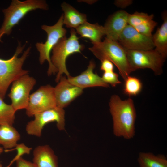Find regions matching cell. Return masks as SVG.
Masks as SVG:
<instances>
[{
    "instance_id": "1",
    "label": "cell",
    "mask_w": 167,
    "mask_h": 167,
    "mask_svg": "<svg viewBox=\"0 0 167 167\" xmlns=\"http://www.w3.org/2000/svg\"><path fill=\"white\" fill-rule=\"evenodd\" d=\"M112 117L113 134L116 137L130 139L135 134L136 113L133 100H122L117 95L112 96L109 103Z\"/></svg>"
},
{
    "instance_id": "2",
    "label": "cell",
    "mask_w": 167,
    "mask_h": 167,
    "mask_svg": "<svg viewBox=\"0 0 167 167\" xmlns=\"http://www.w3.org/2000/svg\"><path fill=\"white\" fill-rule=\"evenodd\" d=\"M89 49L101 61L107 59L112 62L124 80L133 71L129 63L126 50L118 41L106 37L103 41L93 44Z\"/></svg>"
},
{
    "instance_id": "3",
    "label": "cell",
    "mask_w": 167,
    "mask_h": 167,
    "mask_svg": "<svg viewBox=\"0 0 167 167\" xmlns=\"http://www.w3.org/2000/svg\"><path fill=\"white\" fill-rule=\"evenodd\" d=\"M25 46L18 41V45L13 56L7 59L0 58V97L4 99L7 89L11 84L21 76L28 74L29 71L24 69L23 66L28 57L31 49L29 47L21 53Z\"/></svg>"
},
{
    "instance_id": "4",
    "label": "cell",
    "mask_w": 167,
    "mask_h": 167,
    "mask_svg": "<svg viewBox=\"0 0 167 167\" xmlns=\"http://www.w3.org/2000/svg\"><path fill=\"white\" fill-rule=\"evenodd\" d=\"M48 5L44 0H12L8 7L3 9L4 19L0 28V42L5 35H9L13 28L28 12L36 9L47 10Z\"/></svg>"
},
{
    "instance_id": "5",
    "label": "cell",
    "mask_w": 167,
    "mask_h": 167,
    "mask_svg": "<svg viewBox=\"0 0 167 167\" xmlns=\"http://www.w3.org/2000/svg\"><path fill=\"white\" fill-rule=\"evenodd\" d=\"M76 33L75 29L71 28L70 37L60 39L52 50L51 62L58 70L55 80L56 82H58L63 74L67 77L70 75L66 65L67 57L75 53H81L84 49V46L79 41Z\"/></svg>"
},
{
    "instance_id": "6",
    "label": "cell",
    "mask_w": 167,
    "mask_h": 167,
    "mask_svg": "<svg viewBox=\"0 0 167 167\" xmlns=\"http://www.w3.org/2000/svg\"><path fill=\"white\" fill-rule=\"evenodd\" d=\"M63 14H62L54 25L41 26V28L47 33V39L44 43L37 42L35 44L36 48L39 53L40 63L42 64L45 61H47L48 62L49 66L47 71L48 76L55 75L58 73V70L51 63L50 53L59 40L66 36V30L63 27Z\"/></svg>"
},
{
    "instance_id": "7",
    "label": "cell",
    "mask_w": 167,
    "mask_h": 167,
    "mask_svg": "<svg viewBox=\"0 0 167 167\" xmlns=\"http://www.w3.org/2000/svg\"><path fill=\"white\" fill-rule=\"evenodd\" d=\"M126 50L129 63L133 71L148 68L156 75L162 73V66L165 60L155 49Z\"/></svg>"
},
{
    "instance_id": "8",
    "label": "cell",
    "mask_w": 167,
    "mask_h": 167,
    "mask_svg": "<svg viewBox=\"0 0 167 167\" xmlns=\"http://www.w3.org/2000/svg\"><path fill=\"white\" fill-rule=\"evenodd\" d=\"M34 119L29 122L26 126L27 133L40 137L44 126L52 122H56L58 129L64 130L65 127V112L64 109L56 106L34 115Z\"/></svg>"
},
{
    "instance_id": "9",
    "label": "cell",
    "mask_w": 167,
    "mask_h": 167,
    "mask_svg": "<svg viewBox=\"0 0 167 167\" xmlns=\"http://www.w3.org/2000/svg\"><path fill=\"white\" fill-rule=\"evenodd\" d=\"M56 106L54 87L50 85L41 86L30 95L26 114L29 117Z\"/></svg>"
},
{
    "instance_id": "10",
    "label": "cell",
    "mask_w": 167,
    "mask_h": 167,
    "mask_svg": "<svg viewBox=\"0 0 167 167\" xmlns=\"http://www.w3.org/2000/svg\"><path fill=\"white\" fill-rule=\"evenodd\" d=\"M36 82L33 77L27 74L21 76L12 83L10 92L8 96L11 100V105L16 112L27 108L30 92Z\"/></svg>"
},
{
    "instance_id": "11",
    "label": "cell",
    "mask_w": 167,
    "mask_h": 167,
    "mask_svg": "<svg viewBox=\"0 0 167 167\" xmlns=\"http://www.w3.org/2000/svg\"><path fill=\"white\" fill-rule=\"evenodd\" d=\"M118 41L126 50H149L155 48L152 37L140 33L129 24L121 33Z\"/></svg>"
},
{
    "instance_id": "12",
    "label": "cell",
    "mask_w": 167,
    "mask_h": 167,
    "mask_svg": "<svg viewBox=\"0 0 167 167\" xmlns=\"http://www.w3.org/2000/svg\"><path fill=\"white\" fill-rule=\"evenodd\" d=\"M54 89L56 106L62 109L68 106L83 92V89L71 83L63 75Z\"/></svg>"
},
{
    "instance_id": "13",
    "label": "cell",
    "mask_w": 167,
    "mask_h": 167,
    "mask_svg": "<svg viewBox=\"0 0 167 167\" xmlns=\"http://www.w3.org/2000/svg\"><path fill=\"white\" fill-rule=\"evenodd\" d=\"M95 66L94 62L91 61L85 71L75 76L69 75L67 79L71 84L83 89L91 87H109V85L104 82L101 77L93 72Z\"/></svg>"
},
{
    "instance_id": "14",
    "label": "cell",
    "mask_w": 167,
    "mask_h": 167,
    "mask_svg": "<svg viewBox=\"0 0 167 167\" xmlns=\"http://www.w3.org/2000/svg\"><path fill=\"white\" fill-rule=\"evenodd\" d=\"M129 14L126 11L120 10L109 17L104 26L107 38L118 41L121 33L128 24Z\"/></svg>"
},
{
    "instance_id": "15",
    "label": "cell",
    "mask_w": 167,
    "mask_h": 167,
    "mask_svg": "<svg viewBox=\"0 0 167 167\" xmlns=\"http://www.w3.org/2000/svg\"><path fill=\"white\" fill-rule=\"evenodd\" d=\"M33 154V163L36 167H58L57 157L49 145L37 146Z\"/></svg>"
},
{
    "instance_id": "16",
    "label": "cell",
    "mask_w": 167,
    "mask_h": 167,
    "mask_svg": "<svg viewBox=\"0 0 167 167\" xmlns=\"http://www.w3.org/2000/svg\"><path fill=\"white\" fill-rule=\"evenodd\" d=\"M76 29L81 37L88 39L93 44L101 41L103 36L105 35L104 27L97 23L91 24L87 21Z\"/></svg>"
},
{
    "instance_id": "17",
    "label": "cell",
    "mask_w": 167,
    "mask_h": 167,
    "mask_svg": "<svg viewBox=\"0 0 167 167\" xmlns=\"http://www.w3.org/2000/svg\"><path fill=\"white\" fill-rule=\"evenodd\" d=\"M61 7L64 12L63 24L66 27L76 28L87 21L86 14L80 13L70 4L64 2Z\"/></svg>"
},
{
    "instance_id": "18",
    "label": "cell",
    "mask_w": 167,
    "mask_h": 167,
    "mask_svg": "<svg viewBox=\"0 0 167 167\" xmlns=\"http://www.w3.org/2000/svg\"><path fill=\"white\" fill-rule=\"evenodd\" d=\"M163 14V22L152 35V39L155 49L165 60L167 56V16L165 12Z\"/></svg>"
},
{
    "instance_id": "19",
    "label": "cell",
    "mask_w": 167,
    "mask_h": 167,
    "mask_svg": "<svg viewBox=\"0 0 167 167\" xmlns=\"http://www.w3.org/2000/svg\"><path fill=\"white\" fill-rule=\"evenodd\" d=\"M13 126L0 125V145L5 150L15 148L20 135Z\"/></svg>"
},
{
    "instance_id": "20",
    "label": "cell",
    "mask_w": 167,
    "mask_h": 167,
    "mask_svg": "<svg viewBox=\"0 0 167 167\" xmlns=\"http://www.w3.org/2000/svg\"><path fill=\"white\" fill-rule=\"evenodd\" d=\"M137 161L140 167H167V160L161 155H156L149 152H140Z\"/></svg>"
},
{
    "instance_id": "21",
    "label": "cell",
    "mask_w": 167,
    "mask_h": 167,
    "mask_svg": "<svg viewBox=\"0 0 167 167\" xmlns=\"http://www.w3.org/2000/svg\"><path fill=\"white\" fill-rule=\"evenodd\" d=\"M15 112L11 105L6 104L0 97V125L13 126Z\"/></svg>"
},
{
    "instance_id": "22",
    "label": "cell",
    "mask_w": 167,
    "mask_h": 167,
    "mask_svg": "<svg viewBox=\"0 0 167 167\" xmlns=\"http://www.w3.org/2000/svg\"><path fill=\"white\" fill-rule=\"evenodd\" d=\"M124 93L129 96H136L141 92L143 85L138 78L128 76L124 80Z\"/></svg>"
},
{
    "instance_id": "23",
    "label": "cell",
    "mask_w": 167,
    "mask_h": 167,
    "mask_svg": "<svg viewBox=\"0 0 167 167\" xmlns=\"http://www.w3.org/2000/svg\"><path fill=\"white\" fill-rule=\"evenodd\" d=\"M153 17L152 14L148 15L143 12H136L132 14H129L128 24L134 28L148 20L152 19Z\"/></svg>"
},
{
    "instance_id": "24",
    "label": "cell",
    "mask_w": 167,
    "mask_h": 167,
    "mask_svg": "<svg viewBox=\"0 0 167 167\" xmlns=\"http://www.w3.org/2000/svg\"><path fill=\"white\" fill-rule=\"evenodd\" d=\"M157 24V23L152 19L134 28L140 33L148 37H152V32Z\"/></svg>"
},
{
    "instance_id": "25",
    "label": "cell",
    "mask_w": 167,
    "mask_h": 167,
    "mask_svg": "<svg viewBox=\"0 0 167 167\" xmlns=\"http://www.w3.org/2000/svg\"><path fill=\"white\" fill-rule=\"evenodd\" d=\"M15 148H14L11 149L5 150L6 152L14 150H16L17 151V154L11 161L9 165L6 167H10L14 162L21 157V156L25 154H29L32 149V148L29 147L23 143L17 144Z\"/></svg>"
},
{
    "instance_id": "26",
    "label": "cell",
    "mask_w": 167,
    "mask_h": 167,
    "mask_svg": "<svg viewBox=\"0 0 167 167\" xmlns=\"http://www.w3.org/2000/svg\"><path fill=\"white\" fill-rule=\"evenodd\" d=\"M101 78L104 82L113 87L121 83L118 79V74L113 71L104 72Z\"/></svg>"
},
{
    "instance_id": "27",
    "label": "cell",
    "mask_w": 167,
    "mask_h": 167,
    "mask_svg": "<svg viewBox=\"0 0 167 167\" xmlns=\"http://www.w3.org/2000/svg\"><path fill=\"white\" fill-rule=\"evenodd\" d=\"M101 62V70L104 72L113 71L114 66L112 62L107 59L103 60Z\"/></svg>"
},
{
    "instance_id": "28",
    "label": "cell",
    "mask_w": 167,
    "mask_h": 167,
    "mask_svg": "<svg viewBox=\"0 0 167 167\" xmlns=\"http://www.w3.org/2000/svg\"><path fill=\"white\" fill-rule=\"evenodd\" d=\"M16 162V167H36L33 163L23 158L22 157Z\"/></svg>"
},
{
    "instance_id": "29",
    "label": "cell",
    "mask_w": 167,
    "mask_h": 167,
    "mask_svg": "<svg viewBox=\"0 0 167 167\" xmlns=\"http://www.w3.org/2000/svg\"><path fill=\"white\" fill-rule=\"evenodd\" d=\"M132 2L131 0H117L115 3L118 7L125 8L131 4Z\"/></svg>"
},
{
    "instance_id": "30",
    "label": "cell",
    "mask_w": 167,
    "mask_h": 167,
    "mask_svg": "<svg viewBox=\"0 0 167 167\" xmlns=\"http://www.w3.org/2000/svg\"><path fill=\"white\" fill-rule=\"evenodd\" d=\"M3 151V148L0 147V155L2 154Z\"/></svg>"
},
{
    "instance_id": "31",
    "label": "cell",
    "mask_w": 167,
    "mask_h": 167,
    "mask_svg": "<svg viewBox=\"0 0 167 167\" xmlns=\"http://www.w3.org/2000/svg\"><path fill=\"white\" fill-rule=\"evenodd\" d=\"M0 167H2V165L1 163L0 164Z\"/></svg>"
},
{
    "instance_id": "32",
    "label": "cell",
    "mask_w": 167,
    "mask_h": 167,
    "mask_svg": "<svg viewBox=\"0 0 167 167\" xmlns=\"http://www.w3.org/2000/svg\"><path fill=\"white\" fill-rule=\"evenodd\" d=\"M0 163H1V162H0Z\"/></svg>"
}]
</instances>
